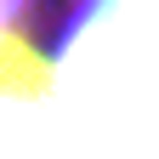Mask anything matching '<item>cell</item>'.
Returning <instances> with one entry per match:
<instances>
[{
  "mask_svg": "<svg viewBox=\"0 0 159 159\" xmlns=\"http://www.w3.org/2000/svg\"><path fill=\"white\" fill-rule=\"evenodd\" d=\"M51 74L85 159H159V0H80Z\"/></svg>",
  "mask_w": 159,
  "mask_h": 159,
  "instance_id": "cell-1",
  "label": "cell"
},
{
  "mask_svg": "<svg viewBox=\"0 0 159 159\" xmlns=\"http://www.w3.org/2000/svg\"><path fill=\"white\" fill-rule=\"evenodd\" d=\"M0 159H85L57 97L51 57L23 34L0 46Z\"/></svg>",
  "mask_w": 159,
  "mask_h": 159,
  "instance_id": "cell-2",
  "label": "cell"
},
{
  "mask_svg": "<svg viewBox=\"0 0 159 159\" xmlns=\"http://www.w3.org/2000/svg\"><path fill=\"white\" fill-rule=\"evenodd\" d=\"M23 6H29V0H0V46L17 40V17H23Z\"/></svg>",
  "mask_w": 159,
  "mask_h": 159,
  "instance_id": "cell-3",
  "label": "cell"
}]
</instances>
